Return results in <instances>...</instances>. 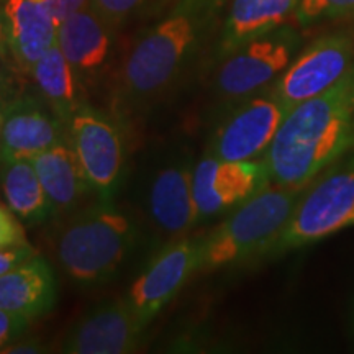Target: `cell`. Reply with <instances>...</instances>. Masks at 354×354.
<instances>
[{
  "mask_svg": "<svg viewBox=\"0 0 354 354\" xmlns=\"http://www.w3.org/2000/svg\"><path fill=\"white\" fill-rule=\"evenodd\" d=\"M354 148V66L323 94L300 102L263 154L271 184L307 187Z\"/></svg>",
  "mask_w": 354,
  "mask_h": 354,
  "instance_id": "obj_1",
  "label": "cell"
},
{
  "mask_svg": "<svg viewBox=\"0 0 354 354\" xmlns=\"http://www.w3.org/2000/svg\"><path fill=\"white\" fill-rule=\"evenodd\" d=\"M220 3L221 0H177L165 19L138 39L120 73L123 104L140 107L171 87Z\"/></svg>",
  "mask_w": 354,
  "mask_h": 354,
  "instance_id": "obj_2",
  "label": "cell"
},
{
  "mask_svg": "<svg viewBox=\"0 0 354 354\" xmlns=\"http://www.w3.org/2000/svg\"><path fill=\"white\" fill-rule=\"evenodd\" d=\"M138 241L135 221L102 201L87 207L57 230L55 253L63 271L79 286L105 284L120 271Z\"/></svg>",
  "mask_w": 354,
  "mask_h": 354,
  "instance_id": "obj_3",
  "label": "cell"
},
{
  "mask_svg": "<svg viewBox=\"0 0 354 354\" xmlns=\"http://www.w3.org/2000/svg\"><path fill=\"white\" fill-rule=\"evenodd\" d=\"M307 187L269 184L234 207L227 220L201 240L198 271H214L253 256H264L284 230Z\"/></svg>",
  "mask_w": 354,
  "mask_h": 354,
  "instance_id": "obj_4",
  "label": "cell"
},
{
  "mask_svg": "<svg viewBox=\"0 0 354 354\" xmlns=\"http://www.w3.org/2000/svg\"><path fill=\"white\" fill-rule=\"evenodd\" d=\"M354 212V148L315 177L264 256H281L346 230Z\"/></svg>",
  "mask_w": 354,
  "mask_h": 354,
  "instance_id": "obj_5",
  "label": "cell"
},
{
  "mask_svg": "<svg viewBox=\"0 0 354 354\" xmlns=\"http://www.w3.org/2000/svg\"><path fill=\"white\" fill-rule=\"evenodd\" d=\"M68 136L91 189L102 201H110L120 185L125 165L118 127L86 102L69 118Z\"/></svg>",
  "mask_w": 354,
  "mask_h": 354,
  "instance_id": "obj_6",
  "label": "cell"
},
{
  "mask_svg": "<svg viewBox=\"0 0 354 354\" xmlns=\"http://www.w3.org/2000/svg\"><path fill=\"white\" fill-rule=\"evenodd\" d=\"M299 43V35L284 25L246 43L221 64L216 88L225 99L232 100L258 94L289 68Z\"/></svg>",
  "mask_w": 354,
  "mask_h": 354,
  "instance_id": "obj_7",
  "label": "cell"
},
{
  "mask_svg": "<svg viewBox=\"0 0 354 354\" xmlns=\"http://www.w3.org/2000/svg\"><path fill=\"white\" fill-rule=\"evenodd\" d=\"M354 66V39L335 33L318 38L292 61L272 91L287 109L323 94Z\"/></svg>",
  "mask_w": 354,
  "mask_h": 354,
  "instance_id": "obj_8",
  "label": "cell"
},
{
  "mask_svg": "<svg viewBox=\"0 0 354 354\" xmlns=\"http://www.w3.org/2000/svg\"><path fill=\"white\" fill-rule=\"evenodd\" d=\"M289 109L272 88L241 99L212 136L209 154L225 161H250L266 153Z\"/></svg>",
  "mask_w": 354,
  "mask_h": 354,
  "instance_id": "obj_9",
  "label": "cell"
},
{
  "mask_svg": "<svg viewBox=\"0 0 354 354\" xmlns=\"http://www.w3.org/2000/svg\"><path fill=\"white\" fill-rule=\"evenodd\" d=\"M271 184L261 159L225 161L207 153L192 169V190L198 221L234 209Z\"/></svg>",
  "mask_w": 354,
  "mask_h": 354,
  "instance_id": "obj_10",
  "label": "cell"
},
{
  "mask_svg": "<svg viewBox=\"0 0 354 354\" xmlns=\"http://www.w3.org/2000/svg\"><path fill=\"white\" fill-rule=\"evenodd\" d=\"M201 240L183 238L162 248L145 271L133 281L127 302L143 328L174 299L194 272L198 271Z\"/></svg>",
  "mask_w": 354,
  "mask_h": 354,
  "instance_id": "obj_11",
  "label": "cell"
},
{
  "mask_svg": "<svg viewBox=\"0 0 354 354\" xmlns=\"http://www.w3.org/2000/svg\"><path fill=\"white\" fill-rule=\"evenodd\" d=\"M125 300L91 308L64 335L61 351L68 354H127L140 344L143 333Z\"/></svg>",
  "mask_w": 354,
  "mask_h": 354,
  "instance_id": "obj_12",
  "label": "cell"
},
{
  "mask_svg": "<svg viewBox=\"0 0 354 354\" xmlns=\"http://www.w3.org/2000/svg\"><path fill=\"white\" fill-rule=\"evenodd\" d=\"M68 138V127L46 102L17 97L7 105L0 131V159H32Z\"/></svg>",
  "mask_w": 354,
  "mask_h": 354,
  "instance_id": "obj_13",
  "label": "cell"
},
{
  "mask_svg": "<svg viewBox=\"0 0 354 354\" xmlns=\"http://www.w3.org/2000/svg\"><path fill=\"white\" fill-rule=\"evenodd\" d=\"M113 26L94 7L74 12L57 25L56 44L82 84L97 77L112 51Z\"/></svg>",
  "mask_w": 354,
  "mask_h": 354,
  "instance_id": "obj_14",
  "label": "cell"
},
{
  "mask_svg": "<svg viewBox=\"0 0 354 354\" xmlns=\"http://www.w3.org/2000/svg\"><path fill=\"white\" fill-rule=\"evenodd\" d=\"M148 210L154 225L169 236H183L196 227L198 216L190 165L179 159L154 174L148 192Z\"/></svg>",
  "mask_w": 354,
  "mask_h": 354,
  "instance_id": "obj_15",
  "label": "cell"
},
{
  "mask_svg": "<svg viewBox=\"0 0 354 354\" xmlns=\"http://www.w3.org/2000/svg\"><path fill=\"white\" fill-rule=\"evenodd\" d=\"M7 21L8 51L19 68L33 64L56 44L57 24L43 0H2Z\"/></svg>",
  "mask_w": 354,
  "mask_h": 354,
  "instance_id": "obj_16",
  "label": "cell"
},
{
  "mask_svg": "<svg viewBox=\"0 0 354 354\" xmlns=\"http://www.w3.org/2000/svg\"><path fill=\"white\" fill-rule=\"evenodd\" d=\"M56 297L55 271L41 254L0 276V308L30 322L46 315L55 307Z\"/></svg>",
  "mask_w": 354,
  "mask_h": 354,
  "instance_id": "obj_17",
  "label": "cell"
},
{
  "mask_svg": "<svg viewBox=\"0 0 354 354\" xmlns=\"http://www.w3.org/2000/svg\"><path fill=\"white\" fill-rule=\"evenodd\" d=\"M300 0H232L223 32L220 55L228 56L246 43L274 32L295 15Z\"/></svg>",
  "mask_w": 354,
  "mask_h": 354,
  "instance_id": "obj_18",
  "label": "cell"
},
{
  "mask_svg": "<svg viewBox=\"0 0 354 354\" xmlns=\"http://www.w3.org/2000/svg\"><path fill=\"white\" fill-rule=\"evenodd\" d=\"M53 212L73 210L91 189L69 138L32 158Z\"/></svg>",
  "mask_w": 354,
  "mask_h": 354,
  "instance_id": "obj_19",
  "label": "cell"
},
{
  "mask_svg": "<svg viewBox=\"0 0 354 354\" xmlns=\"http://www.w3.org/2000/svg\"><path fill=\"white\" fill-rule=\"evenodd\" d=\"M43 100L68 127L69 118L86 102L82 100V81L57 44L48 50L30 69Z\"/></svg>",
  "mask_w": 354,
  "mask_h": 354,
  "instance_id": "obj_20",
  "label": "cell"
},
{
  "mask_svg": "<svg viewBox=\"0 0 354 354\" xmlns=\"http://www.w3.org/2000/svg\"><path fill=\"white\" fill-rule=\"evenodd\" d=\"M0 165L3 197L21 221L37 225L55 214L32 159H0Z\"/></svg>",
  "mask_w": 354,
  "mask_h": 354,
  "instance_id": "obj_21",
  "label": "cell"
},
{
  "mask_svg": "<svg viewBox=\"0 0 354 354\" xmlns=\"http://www.w3.org/2000/svg\"><path fill=\"white\" fill-rule=\"evenodd\" d=\"M354 15V0H300L295 20L307 26L320 20Z\"/></svg>",
  "mask_w": 354,
  "mask_h": 354,
  "instance_id": "obj_22",
  "label": "cell"
},
{
  "mask_svg": "<svg viewBox=\"0 0 354 354\" xmlns=\"http://www.w3.org/2000/svg\"><path fill=\"white\" fill-rule=\"evenodd\" d=\"M153 0H91L92 7L109 21L113 28L120 26L148 7Z\"/></svg>",
  "mask_w": 354,
  "mask_h": 354,
  "instance_id": "obj_23",
  "label": "cell"
},
{
  "mask_svg": "<svg viewBox=\"0 0 354 354\" xmlns=\"http://www.w3.org/2000/svg\"><path fill=\"white\" fill-rule=\"evenodd\" d=\"M21 245H30L21 220L8 209V205L0 203V248Z\"/></svg>",
  "mask_w": 354,
  "mask_h": 354,
  "instance_id": "obj_24",
  "label": "cell"
},
{
  "mask_svg": "<svg viewBox=\"0 0 354 354\" xmlns=\"http://www.w3.org/2000/svg\"><path fill=\"white\" fill-rule=\"evenodd\" d=\"M30 320L0 308V353L13 342L20 339L28 328Z\"/></svg>",
  "mask_w": 354,
  "mask_h": 354,
  "instance_id": "obj_25",
  "label": "cell"
},
{
  "mask_svg": "<svg viewBox=\"0 0 354 354\" xmlns=\"http://www.w3.org/2000/svg\"><path fill=\"white\" fill-rule=\"evenodd\" d=\"M35 254H38V251L32 245L0 248V276L15 269L17 266L24 264Z\"/></svg>",
  "mask_w": 354,
  "mask_h": 354,
  "instance_id": "obj_26",
  "label": "cell"
},
{
  "mask_svg": "<svg viewBox=\"0 0 354 354\" xmlns=\"http://www.w3.org/2000/svg\"><path fill=\"white\" fill-rule=\"evenodd\" d=\"M43 2L50 8L51 15L55 17L57 25L64 19H68L69 15H73L74 12L91 6V0H43Z\"/></svg>",
  "mask_w": 354,
  "mask_h": 354,
  "instance_id": "obj_27",
  "label": "cell"
},
{
  "mask_svg": "<svg viewBox=\"0 0 354 354\" xmlns=\"http://www.w3.org/2000/svg\"><path fill=\"white\" fill-rule=\"evenodd\" d=\"M46 351L43 344H39L38 342H33V339H28V342H13L10 346H7L3 349V354H38Z\"/></svg>",
  "mask_w": 354,
  "mask_h": 354,
  "instance_id": "obj_28",
  "label": "cell"
},
{
  "mask_svg": "<svg viewBox=\"0 0 354 354\" xmlns=\"http://www.w3.org/2000/svg\"><path fill=\"white\" fill-rule=\"evenodd\" d=\"M0 51H8V37H7V21L3 13L2 0H0ZM10 53V51H8Z\"/></svg>",
  "mask_w": 354,
  "mask_h": 354,
  "instance_id": "obj_29",
  "label": "cell"
},
{
  "mask_svg": "<svg viewBox=\"0 0 354 354\" xmlns=\"http://www.w3.org/2000/svg\"><path fill=\"white\" fill-rule=\"evenodd\" d=\"M10 91H12V82H10V77H8V74H6V76H0V99L12 100Z\"/></svg>",
  "mask_w": 354,
  "mask_h": 354,
  "instance_id": "obj_30",
  "label": "cell"
},
{
  "mask_svg": "<svg viewBox=\"0 0 354 354\" xmlns=\"http://www.w3.org/2000/svg\"><path fill=\"white\" fill-rule=\"evenodd\" d=\"M8 102H10V100H2V99H0V131H2L3 118H6V112H7Z\"/></svg>",
  "mask_w": 354,
  "mask_h": 354,
  "instance_id": "obj_31",
  "label": "cell"
},
{
  "mask_svg": "<svg viewBox=\"0 0 354 354\" xmlns=\"http://www.w3.org/2000/svg\"><path fill=\"white\" fill-rule=\"evenodd\" d=\"M349 227H354V212H353V215L349 216V220H348V223H346V228H349Z\"/></svg>",
  "mask_w": 354,
  "mask_h": 354,
  "instance_id": "obj_32",
  "label": "cell"
},
{
  "mask_svg": "<svg viewBox=\"0 0 354 354\" xmlns=\"http://www.w3.org/2000/svg\"><path fill=\"white\" fill-rule=\"evenodd\" d=\"M353 331H354V308H353Z\"/></svg>",
  "mask_w": 354,
  "mask_h": 354,
  "instance_id": "obj_33",
  "label": "cell"
},
{
  "mask_svg": "<svg viewBox=\"0 0 354 354\" xmlns=\"http://www.w3.org/2000/svg\"><path fill=\"white\" fill-rule=\"evenodd\" d=\"M353 17H354V15H353Z\"/></svg>",
  "mask_w": 354,
  "mask_h": 354,
  "instance_id": "obj_34",
  "label": "cell"
}]
</instances>
